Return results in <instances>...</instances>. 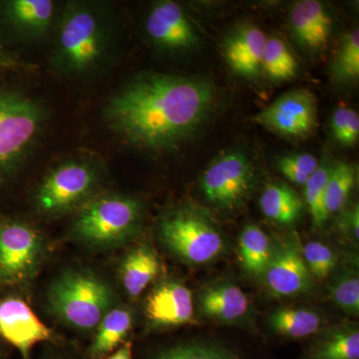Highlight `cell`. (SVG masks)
Listing matches in <instances>:
<instances>
[{"label":"cell","instance_id":"25","mask_svg":"<svg viewBox=\"0 0 359 359\" xmlns=\"http://www.w3.org/2000/svg\"><path fill=\"white\" fill-rule=\"evenodd\" d=\"M273 245L256 224L245 226L238 238V259L249 275L261 278L271 259Z\"/></svg>","mask_w":359,"mask_h":359},{"label":"cell","instance_id":"22","mask_svg":"<svg viewBox=\"0 0 359 359\" xmlns=\"http://www.w3.org/2000/svg\"><path fill=\"white\" fill-rule=\"evenodd\" d=\"M133 313L128 309L112 308L96 328L84 359H105L127 341L133 327Z\"/></svg>","mask_w":359,"mask_h":359},{"label":"cell","instance_id":"10","mask_svg":"<svg viewBox=\"0 0 359 359\" xmlns=\"http://www.w3.org/2000/svg\"><path fill=\"white\" fill-rule=\"evenodd\" d=\"M59 13L51 0H0V41L43 39L51 34Z\"/></svg>","mask_w":359,"mask_h":359},{"label":"cell","instance_id":"21","mask_svg":"<svg viewBox=\"0 0 359 359\" xmlns=\"http://www.w3.org/2000/svg\"><path fill=\"white\" fill-rule=\"evenodd\" d=\"M161 269L159 257L152 247L143 245L135 248L120 266V278L126 294L132 299L138 297L154 282Z\"/></svg>","mask_w":359,"mask_h":359},{"label":"cell","instance_id":"13","mask_svg":"<svg viewBox=\"0 0 359 359\" xmlns=\"http://www.w3.org/2000/svg\"><path fill=\"white\" fill-rule=\"evenodd\" d=\"M0 339L18 349L22 359H32V348L40 342H55L50 328L15 297L0 299Z\"/></svg>","mask_w":359,"mask_h":359},{"label":"cell","instance_id":"27","mask_svg":"<svg viewBox=\"0 0 359 359\" xmlns=\"http://www.w3.org/2000/svg\"><path fill=\"white\" fill-rule=\"evenodd\" d=\"M261 70L269 79L287 81L297 76L299 65L283 40L269 39L264 46Z\"/></svg>","mask_w":359,"mask_h":359},{"label":"cell","instance_id":"30","mask_svg":"<svg viewBox=\"0 0 359 359\" xmlns=\"http://www.w3.org/2000/svg\"><path fill=\"white\" fill-rule=\"evenodd\" d=\"M332 72L340 81H355L359 76V30L344 35L332 63Z\"/></svg>","mask_w":359,"mask_h":359},{"label":"cell","instance_id":"24","mask_svg":"<svg viewBox=\"0 0 359 359\" xmlns=\"http://www.w3.org/2000/svg\"><path fill=\"white\" fill-rule=\"evenodd\" d=\"M262 212L273 223L292 226L304 214V202L297 193L285 183L269 184L259 200Z\"/></svg>","mask_w":359,"mask_h":359},{"label":"cell","instance_id":"26","mask_svg":"<svg viewBox=\"0 0 359 359\" xmlns=\"http://www.w3.org/2000/svg\"><path fill=\"white\" fill-rule=\"evenodd\" d=\"M330 294L341 311L351 316L359 314V275L358 262L335 268L332 273Z\"/></svg>","mask_w":359,"mask_h":359},{"label":"cell","instance_id":"6","mask_svg":"<svg viewBox=\"0 0 359 359\" xmlns=\"http://www.w3.org/2000/svg\"><path fill=\"white\" fill-rule=\"evenodd\" d=\"M143 209L128 196L104 195L86 203L72 226L73 237L85 244L109 247L124 243L140 229Z\"/></svg>","mask_w":359,"mask_h":359},{"label":"cell","instance_id":"12","mask_svg":"<svg viewBox=\"0 0 359 359\" xmlns=\"http://www.w3.org/2000/svg\"><path fill=\"white\" fill-rule=\"evenodd\" d=\"M262 280L275 297H294L311 289V275L295 238L273 245V254Z\"/></svg>","mask_w":359,"mask_h":359},{"label":"cell","instance_id":"32","mask_svg":"<svg viewBox=\"0 0 359 359\" xmlns=\"http://www.w3.org/2000/svg\"><path fill=\"white\" fill-rule=\"evenodd\" d=\"M276 167L292 183L304 186L320 167V164L313 155L306 153L280 158L276 163Z\"/></svg>","mask_w":359,"mask_h":359},{"label":"cell","instance_id":"18","mask_svg":"<svg viewBox=\"0 0 359 359\" xmlns=\"http://www.w3.org/2000/svg\"><path fill=\"white\" fill-rule=\"evenodd\" d=\"M299 359H359V327L353 321L321 328L309 339Z\"/></svg>","mask_w":359,"mask_h":359},{"label":"cell","instance_id":"33","mask_svg":"<svg viewBox=\"0 0 359 359\" xmlns=\"http://www.w3.org/2000/svg\"><path fill=\"white\" fill-rule=\"evenodd\" d=\"M332 131L335 140L344 146H353L359 138V117L349 108H339L332 119Z\"/></svg>","mask_w":359,"mask_h":359},{"label":"cell","instance_id":"4","mask_svg":"<svg viewBox=\"0 0 359 359\" xmlns=\"http://www.w3.org/2000/svg\"><path fill=\"white\" fill-rule=\"evenodd\" d=\"M159 236L174 256L193 266L212 263L226 250V238L216 219L198 205H181L165 214Z\"/></svg>","mask_w":359,"mask_h":359},{"label":"cell","instance_id":"16","mask_svg":"<svg viewBox=\"0 0 359 359\" xmlns=\"http://www.w3.org/2000/svg\"><path fill=\"white\" fill-rule=\"evenodd\" d=\"M197 302L200 316L219 325H245L254 311L244 290L229 280L205 285L198 295Z\"/></svg>","mask_w":359,"mask_h":359},{"label":"cell","instance_id":"5","mask_svg":"<svg viewBox=\"0 0 359 359\" xmlns=\"http://www.w3.org/2000/svg\"><path fill=\"white\" fill-rule=\"evenodd\" d=\"M47 301L59 320L78 332H89L113 308L114 294L88 271H69L52 283Z\"/></svg>","mask_w":359,"mask_h":359},{"label":"cell","instance_id":"35","mask_svg":"<svg viewBox=\"0 0 359 359\" xmlns=\"http://www.w3.org/2000/svg\"><path fill=\"white\" fill-rule=\"evenodd\" d=\"M337 230L342 237L358 245L359 241V209L354 205L344 211L339 217L337 223Z\"/></svg>","mask_w":359,"mask_h":359},{"label":"cell","instance_id":"37","mask_svg":"<svg viewBox=\"0 0 359 359\" xmlns=\"http://www.w3.org/2000/svg\"><path fill=\"white\" fill-rule=\"evenodd\" d=\"M40 359H76V358L69 351H65L60 348H51L45 351Z\"/></svg>","mask_w":359,"mask_h":359},{"label":"cell","instance_id":"23","mask_svg":"<svg viewBox=\"0 0 359 359\" xmlns=\"http://www.w3.org/2000/svg\"><path fill=\"white\" fill-rule=\"evenodd\" d=\"M268 325L273 334L283 339H311L325 327V320L318 311L308 308L283 306L269 314Z\"/></svg>","mask_w":359,"mask_h":359},{"label":"cell","instance_id":"3","mask_svg":"<svg viewBox=\"0 0 359 359\" xmlns=\"http://www.w3.org/2000/svg\"><path fill=\"white\" fill-rule=\"evenodd\" d=\"M46 122V110L41 103L0 82V189L25 167Z\"/></svg>","mask_w":359,"mask_h":359},{"label":"cell","instance_id":"34","mask_svg":"<svg viewBox=\"0 0 359 359\" xmlns=\"http://www.w3.org/2000/svg\"><path fill=\"white\" fill-rule=\"evenodd\" d=\"M33 70H35V66L26 62L25 59L0 41V74H20Z\"/></svg>","mask_w":359,"mask_h":359},{"label":"cell","instance_id":"9","mask_svg":"<svg viewBox=\"0 0 359 359\" xmlns=\"http://www.w3.org/2000/svg\"><path fill=\"white\" fill-rule=\"evenodd\" d=\"M41 256V237L32 226L20 219H0V285L25 283Z\"/></svg>","mask_w":359,"mask_h":359},{"label":"cell","instance_id":"14","mask_svg":"<svg viewBox=\"0 0 359 359\" xmlns=\"http://www.w3.org/2000/svg\"><path fill=\"white\" fill-rule=\"evenodd\" d=\"M148 39L163 51L183 52L195 48L199 35L183 7L171 0L156 2L145 21Z\"/></svg>","mask_w":359,"mask_h":359},{"label":"cell","instance_id":"11","mask_svg":"<svg viewBox=\"0 0 359 359\" xmlns=\"http://www.w3.org/2000/svg\"><path fill=\"white\" fill-rule=\"evenodd\" d=\"M254 121L282 136L306 137L318 125L316 97L309 90H292L257 113Z\"/></svg>","mask_w":359,"mask_h":359},{"label":"cell","instance_id":"31","mask_svg":"<svg viewBox=\"0 0 359 359\" xmlns=\"http://www.w3.org/2000/svg\"><path fill=\"white\" fill-rule=\"evenodd\" d=\"M302 254L311 276L327 280L337 268V254L320 242H309L302 248Z\"/></svg>","mask_w":359,"mask_h":359},{"label":"cell","instance_id":"36","mask_svg":"<svg viewBox=\"0 0 359 359\" xmlns=\"http://www.w3.org/2000/svg\"><path fill=\"white\" fill-rule=\"evenodd\" d=\"M105 359H135L133 344L130 340H127Z\"/></svg>","mask_w":359,"mask_h":359},{"label":"cell","instance_id":"28","mask_svg":"<svg viewBox=\"0 0 359 359\" xmlns=\"http://www.w3.org/2000/svg\"><path fill=\"white\" fill-rule=\"evenodd\" d=\"M355 169L346 162L332 166L325 188V207L327 217L341 212L346 207L354 184Z\"/></svg>","mask_w":359,"mask_h":359},{"label":"cell","instance_id":"17","mask_svg":"<svg viewBox=\"0 0 359 359\" xmlns=\"http://www.w3.org/2000/svg\"><path fill=\"white\" fill-rule=\"evenodd\" d=\"M266 43V34L257 26L238 27L224 40V60L236 74L245 78L257 76L261 71Z\"/></svg>","mask_w":359,"mask_h":359},{"label":"cell","instance_id":"20","mask_svg":"<svg viewBox=\"0 0 359 359\" xmlns=\"http://www.w3.org/2000/svg\"><path fill=\"white\" fill-rule=\"evenodd\" d=\"M142 359H249L244 351L215 339L182 340L151 349Z\"/></svg>","mask_w":359,"mask_h":359},{"label":"cell","instance_id":"7","mask_svg":"<svg viewBox=\"0 0 359 359\" xmlns=\"http://www.w3.org/2000/svg\"><path fill=\"white\" fill-rule=\"evenodd\" d=\"M98 181V169L90 161H65L42 180L35 193V204L45 215L60 216L82 204Z\"/></svg>","mask_w":359,"mask_h":359},{"label":"cell","instance_id":"15","mask_svg":"<svg viewBox=\"0 0 359 359\" xmlns=\"http://www.w3.org/2000/svg\"><path fill=\"white\" fill-rule=\"evenodd\" d=\"M145 313L154 330L190 325L195 321L192 292L180 280H163L149 294Z\"/></svg>","mask_w":359,"mask_h":359},{"label":"cell","instance_id":"19","mask_svg":"<svg viewBox=\"0 0 359 359\" xmlns=\"http://www.w3.org/2000/svg\"><path fill=\"white\" fill-rule=\"evenodd\" d=\"M290 25L295 37L309 48H323L332 32V21L325 7L316 0L295 2L290 11Z\"/></svg>","mask_w":359,"mask_h":359},{"label":"cell","instance_id":"8","mask_svg":"<svg viewBox=\"0 0 359 359\" xmlns=\"http://www.w3.org/2000/svg\"><path fill=\"white\" fill-rule=\"evenodd\" d=\"M256 182L252 162L241 152H228L212 161L203 173L201 188L205 199L226 211L242 207Z\"/></svg>","mask_w":359,"mask_h":359},{"label":"cell","instance_id":"2","mask_svg":"<svg viewBox=\"0 0 359 359\" xmlns=\"http://www.w3.org/2000/svg\"><path fill=\"white\" fill-rule=\"evenodd\" d=\"M51 36L49 62L59 76L72 79L95 76L114 58V21L101 4L68 2L60 9Z\"/></svg>","mask_w":359,"mask_h":359},{"label":"cell","instance_id":"38","mask_svg":"<svg viewBox=\"0 0 359 359\" xmlns=\"http://www.w3.org/2000/svg\"><path fill=\"white\" fill-rule=\"evenodd\" d=\"M0 359H7V351L4 346V341L0 339Z\"/></svg>","mask_w":359,"mask_h":359},{"label":"cell","instance_id":"1","mask_svg":"<svg viewBox=\"0 0 359 359\" xmlns=\"http://www.w3.org/2000/svg\"><path fill=\"white\" fill-rule=\"evenodd\" d=\"M216 98L214 85L202 78L143 73L113 94L104 116L109 128L131 145L162 152L195 135Z\"/></svg>","mask_w":359,"mask_h":359},{"label":"cell","instance_id":"29","mask_svg":"<svg viewBox=\"0 0 359 359\" xmlns=\"http://www.w3.org/2000/svg\"><path fill=\"white\" fill-rule=\"evenodd\" d=\"M332 167L321 165L304 185V197L313 226L321 228L328 219L325 207V188Z\"/></svg>","mask_w":359,"mask_h":359}]
</instances>
